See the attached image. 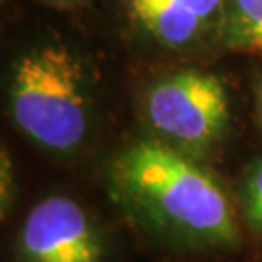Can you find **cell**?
<instances>
[{"instance_id": "obj_9", "label": "cell", "mask_w": 262, "mask_h": 262, "mask_svg": "<svg viewBox=\"0 0 262 262\" xmlns=\"http://www.w3.org/2000/svg\"><path fill=\"white\" fill-rule=\"evenodd\" d=\"M254 97H256V115H258V122L262 126V76L256 84V92H254Z\"/></svg>"}, {"instance_id": "obj_7", "label": "cell", "mask_w": 262, "mask_h": 262, "mask_svg": "<svg viewBox=\"0 0 262 262\" xmlns=\"http://www.w3.org/2000/svg\"><path fill=\"white\" fill-rule=\"evenodd\" d=\"M233 198L245 233L262 247V158L253 159L243 169Z\"/></svg>"}, {"instance_id": "obj_5", "label": "cell", "mask_w": 262, "mask_h": 262, "mask_svg": "<svg viewBox=\"0 0 262 262\" xmlns=\"http://www.w3.org/2000/svg\"><path fill=\"white\" fill-rule=\"evenodd\" d=\"M130 18L158 45L188 49L220 31L225 0H124Z\"/></svg>"}, {"instance_id": "obj_4", "label": "cell", "mask_w": 262, "mask_h": 262, "mask_svg": "<svg viewBox=\"0 0 262 262\" xmlns=\"http://www.w3.org/2000/svg\"><path fill=\"white\" fill-rule=\"evenodd\" d=\"M14 262H109V243L84 204L68 194H49L19 225Z\"/></svg>"}, {"instance_id": "obj_8", "label": "cell", "mask_w": 262, "mask_h": 262, "mask_svg": "<svg viewBox=\"0 0 262 262\" xmlns=\"http://www.w3.org/2000/svg\"><path fill=\"white\" fill-rule=\"evenodd\" d=\"M16 171L10 151L2 146L0 151V215L6 222L16 206Z\"/></svg>"}, {"instance_id": "obj_2", "label": "cell", "mask_w": 262, "mask_h": 262, "mask_svg": "<svg viewBox=\"0 0 262 262\" xmlns=\"http://www.w3.org/2000/svg\"><path fill=\"white\" fill-rule=\"evenodd\" d=\"M8 109L16 128L39 150L74 158L94 128V97L82 58L55 41L24 51L10 70Z\"/></svg>"}, {"instance_id": "obj_1", "label": "cell", "mask_w": 262, "mask_h": 262, "mask_svg": "<svg viewBox=\"0 0 262 262\" xmlns=\"http://www.w3.org/2000/svg\"><path fill=\"white\" fill-rule=\"evenodd\" d=\"M105 185L122 214L171 251L235 256L247 247L235 198L217 175L156 138L115 151Z\"/></svg>"}, {"instance_id": "obj_3", "label": "cell", "mask_w": 262, "mask_h": 262, "mask_svg": "<svg viewBox=\"0 0 262 262\" xmlns=\"http://www.w3.org/2000/svg\"><path fill=\"white\" fill-rule=\"evenodd\" d=\"M142 115L151 138L204 161L231 130V99L212 72L181 68L154 80L142 95Z\"/></svg>"}, {"instance_id": "obj_6", "label": "cell", "mask_w": 262, "mask_h": 262, "mask_svg": "<svg viewBox=\"0 0 262 262\" xmlns=\"http://www.w3.org/2000/svg\"><path fill=\"white\" fill-rule=\"evenodd\" d=\"M220 35L231 51L262 55V0H225Z\"/></svg>"}, {"instance_id": "obj_10", "label": "cell", "mask_w": 262, "mask_h": 262, "mask_svg": "<svg viewBox=\"0 0 262 262\" xmlns=\"http://www.w3.org/2000/svg\"><path fill=\"white\" fill-rule=\"evenodd\" d=\"M47 2H53V4H62V6H68V4H80L84 0H47Z\"/></svg>"}]
</instances>
